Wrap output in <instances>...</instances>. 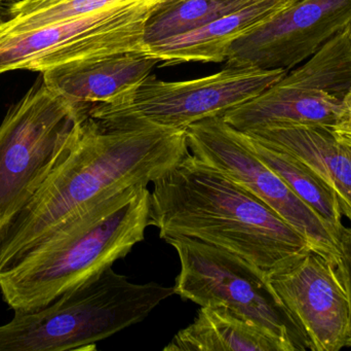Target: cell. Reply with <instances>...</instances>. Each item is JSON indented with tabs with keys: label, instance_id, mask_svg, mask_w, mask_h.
<instances>
[{
	"label": "cell",
	"instance_id": "cell-1",
	"mask_svg": "<svg viewBox=\"0 0 351 351\" xmlns=\"http://www.w3.org/2000/svg\"><path fill=\"white\" fill-rule=\"evenodd\" d=\"M189 154L186 130L86 115L77 138L0 242V271L90 204L148 185Z\"/></svg>",
	"mask_w": 351,
	"mask_h": 351
},
{
	"label": "cell",
	"instance_id": "cell-2",
	"mask_svg": "<svg viewBox=\"0 0 351 351\" xmlns=\"http://www.w3.org/2000/svg\"><path fill=\"white\" fill-rule=\"evenodd\" d=\"M149 226L235 253L270 274L311 249L265 203L192 154L154 183Z\"/></svg>",
	"mask_w": 351,
	"mask_h": 351
},
{
	"label": "cell",
	"instance_id": "cell-3",
	"mask_svg": "<svg viewBox=\"0 0 351 351\" xmlns=\"http://www.w3.org/2000/svg\"><path fill=\"white\" fill-rule=\"evenodd\" d=\"M149 210L143 183L80 210L0 271L4 302L14 313L38 310L112 267L145 238Z\"/></svg>",
	"mask_w": 351,
	"mask_h": 351
},
{
	"label": "cell",
	"instance_id": "cell-4",
	"mask_svg": "<svg viewBox=\"0 0 351 351\" xmlns=\"http://www.w3.org/2000/svg\"><path fill=\"white\" fill-rule=\"evenodd\" d=\"M174 295V286L134 284L109 267L43 308L14 313L0 326V351L97 350Z\"/></svg>",
	"mask_w": 351,
	"mask_h": 351
},
{
	"label": "cell",
	"instance_id": "cell-5",
	"mask_svg": "<svg viewBox=\"0 0 351 351\" xmlns=\"http://www.w3.org/2000/svg\"><path fill=\"white\" fill-rule=\"evenodd\" d=\"M88 111L43 78L8 109L0 125V242L66 158Z\"/></svg>",
	"mask_w": 351,
	"mask_h": 351
},
{
	"label": "cell",
	"instance_id": "cell-6",
	"mask_svg": "<svg viewBox=\"0 0 351 351\" xmlns=\"http://www.w3.org/2000/svg\"><path fill=\"white\" fill-rule=\"evenodd\" d=\"M351 88V41L346 28L251 100L222 115L241 132L278 125L332 128Z\"/></svg>",
	"mask_w": 351,
	"mask_h": 351
},
{
	"label": "cell",
	"instance_id": "cell-7",
	"mask_svg": "<svg viewBox=\"0 0 351 351\" xmlns=\"http://www.w3.org/2000/svg\"><path fill=\"white\" fill-rule=\"evenodd\" d=\"M177 253L175 295L202 306L222 305L252 321L285 351L301 350L268 276L243 258L187 237L166 239Z\"/></svg>",
	"mask_w": 351,
	"mask_h": 351
},
{
	"label": "cell",
	"instance_id": "cell-8",
	"mask_svg": "<svg viewBox=\"0 0 351 351\" xmlns=\"http://www.w3.org/2000/svg\"><path fill=\"white\" fill-rule=\"evenodd\" d=\"M162 0H132L26 32L0 34V76L43 72L70 62L144 51V27Z\"/></svg>",
	"mask_w": 351,
	"mask_h": 351
},
{
	"label": "cell",
	"instance_id": "cell-9",
	"mask_svg": "<svg viewBox=\"0 0 351 351\" xmlns=\"http://www.w3.org/2000/svg\"><path fill=\"white\" fill-rule=\"evenodd\" d=\"M287 72L226 65L216 73L183 82H166L150 74L119 100L90 107L88 115L186 130L202 120L222 117L269 88Z\"/></svg>",
	"mask_w": 351,
	"mask_h": 351
},
{
	"label": "cell",
	"instance_id": "cell-10",
	"mask_svg": "<svg viewBox=\"0 0 351 351\" xmlns=\"http://www.w3.org/2000/svg\"><path fill=\"white\" fill-rule=\"evenodd\" d=\"M186 137L196 159L261 200L313 249L340 258L341 235L252 150L243 132L213 117L188 126Z\"/></svg>",
	"mask_w": 351,
	"mask_h": 351
},
{
	"label": "cell",
	"instance_id": "cell-11",
	"mask_svg": "<svg viewBox=\"0 0 351 351\" xmlns=\"http://www.w3.org/2000/svg\"><path fill=\"white\" fill-rule=\"evenodd\" d=\"M268 282L301 350L348 348L350 301L340 258L311 247Z\"/></svg>",
	"mask_w": 351,
	"mask_h": 351
},
{
	"label": "cell",
	"instance_id": "cell-12",
	"mask_svg": "<svg viewBox=\"0 0 351 351\" xmlns=\"http://www.w3.org/2000/svg\"><path fill=\"white\" fill-rule=\"evenodd\" d=\"M351 23V0H297L231 43L226 65L291 70Z\"/></svg>",
	"mask_w": 351,
	"mask_h": 351
},
{
	"label": "cell",
	"instance_id": "cell-13",
	"mask_svg": "<svg viewBox=\"0 0 351 351\" xmlns=\"http://www.w3.org/2000/svg\"><path fill=\"white\" fill-rule=\"evenodd\" d=\"M145 51H129L70 62L43 72V82L76 106L109 104L135 90L156 65Z\"/></svg>",
	"mask_w": 351,
	"mask_h": 351
},
{
	"label": "cell",
	"instance_id": "cell-14",
	"mask_svg": "<svg viewBox=\"0 0 351 351\" xmlns=\"http://www.w3.org/2000/svg\"><path fill=\"white\" fill-rule=\"evenodd\" d=\"M297 0H255L200 28L165 39L144 51L164 65L221 63L233 41Z\"/></svg>",
	"mask_w": 351,
	"mask_h": 351
},
{
	"label": "cell",
	"instance_id": "cell-15",
	"mask_svg": "<svg viewBox=\"0 0 351 351\" xmlns=\"http://www.w3.org/2000/svg\"><path fill=\"white\" fill-rule=\"evenodd\" d=\"M259 141L296 157L339 198L351 222V148L324 126L278 125L245 132Z\"/></svg>",
	"mask_w": 351,
	"mask_h": 351
},
{
	"label": "cell",
	"instance_id": "cell-16",
	"mask_svg": "<svg viewBox=\"0 0 351 351\" xmlns=\"http://www.w3.org/2000/svg\"><path fill=\"white\" fill-rule=\"evenodd\" d=\"M164 351H285L276 339L222 305L202 306Z\"/></svg>",
	"mask_w": 351,
	"mask_h": 351
},
{
	"label": "cell",
	"instance_id": "cell-17",
	"mask_svg": "<svg viewBox=\"0 0 351 351\" xmlns=\"http://www.w3.org/2000/svg\"><path fill=\"white\" fill-rule=\"evenodd\" d=\"M247 146L282 181L342 235L344 212L335 192L296 157L268 146L243 132Z\"/></svg>",
	"mask_w": 351,
	"mask_h": 351
},
{
	"label": "cell",
	"instance_id": "cell-18",
	"mask_svg": "<svg viewBox=\"0 0 351 351\" xmlns=\"http://www.w3.org/2000/svg\"><path fill=\"white\" fill-rule=\"evenodd\" d=\"M255 0H162L152 8L144 27L146 47L200 28L245 8Z\"/></svg>",
	"mask_w": 351,
	"mask_h": 351
},
{
	"label": "cell",
	"instance_id": "cell-19",
	"mask_svg": "<svg viewBox=\"0 0 351 351\" xmlns=\"http://www.w3.org/2000/svg\"><path fill=\"white\" fill-rule=\"evenodd\" d=\"M129 1L132 0H62L39 10L10 16L0 25V34L26 32Z\"/></svg>",
	"mask_w": 351,
	"mask_h": 351
},
{
	"label": "cell",
	"instance_id": "cell-20",
	"mask_svg": "<svg viewBox=\"0 0 351 351\" xmlns=\"http://www.w3.org/2000/svg\"><path fill=\"white\" fill-rule=\"evenodd\" d=\"M340 264H341L342 271H343L344 278H346V288L348 291V296L350 301L351 310V228L346 227L341 235L340 240ZM348 348H351V319H350V339L348 342Z\"/></svg>",
	"mask_w": 351,
	"mask_h": 351
},
{
	"label": "cell",
	"instance_id": "cell-21",
	"mask_svg": "<svg viewBox=\"0 0 351 351\" xmlns=\"http://www.w3.org/2000/svg\"><path fill=\"white\" fill-rule=\"evenodd\" d=\"M331 129L339 137L351 138V88L344 97L339 119Z\"/></svg>",
	"mask_w": 351,
	"mask_h": 351
},
{
	"label": "cell",
	"instance_id": "cell-22",
	"mask_svg": "<svg viewBox=\"0 0 351 351\" xmlns=\"http://www.w3.org/2000/svg\"><path fill=\"white\" fill-rule=\"evenodd\" d=\"M59 1H62V0H18V1L12 2L8 8V16L10 18L16 14H26V12L39 10V8H45V6Z\"/></svg>",
	"mask_w": 351,
	"mask_h": 351
},
{
	"label": "cell",
	"instance_id": "cell-23",
	"mask_svg": "<svg viewBox=\"0 0 351 351\" xmlns=\"http://www.w3.org/2000/svg\"><path fill=\"white\" fill-rule=\"evenodd\" d=\"M336 137L338 138V139L340 140V141L343 142V144H346V146H350L351 148V138L348 137H339V136L336 135Z\"/></svg>",
	"mask_w": 351,
	"mask_h": 351
},
{
	"label": "cell",
	"instance_id": "cell-24",
	"mask_svg": "<svg viewBox=\"0 0 351 351\" xmlns=\"http://www.w3.org/2000/svg\"><path fill=\"white\" fill-rule=\"evenodd\" d=\"M2 4L3 3H1V2H0V25L2 24V23L4 22V19H3V6H2Z\"/></svg>",
	"mask_w": 351,
	"mask_h": 351
},
{
	"label": "cell",
	"instance_id": "cell-25",
	"mask_svg": "<svg viewBox=\"0 0 351 351\" xmlns=\"http://www.w3.org/2000/svg\"><path fill=\"white\" fill-rule=\"evenodd\" d=\"M14 1H18V0H0V2H1V3H5V2H14Z\"/></svg>",
	"mask_w": 351,
	"mask_h": 351
},
{
	"label": "cell",
	"instance_id": "cell-26",
	"mask_svg": "<svg viewBox=\"0 0 351 351\" xmlns=\"http://www.w3.org/2000/svg\"><path fill=\"white\" fill-rule=\"evenodd\" d=\"M348 29H350V41H351V23L350 24V26H348Z\"/></svg>",
	"mask_w": 351,
	"mask_h": 351
}]
</instances>
